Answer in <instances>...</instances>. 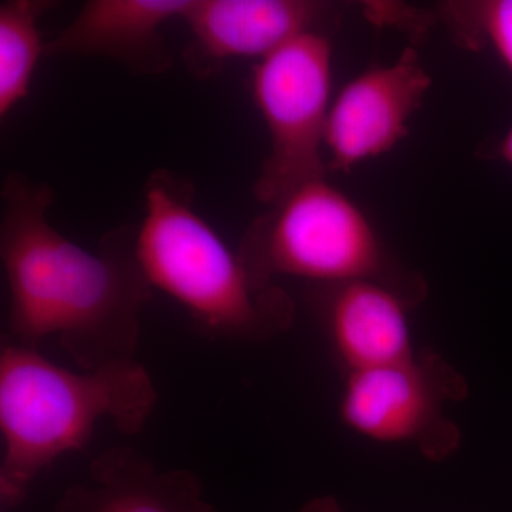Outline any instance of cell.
Returning a JSON list of instances; mask_svg holds the SVG:
<instances>
[{"instance_id": "obj_1", "label": "cell", "mask_w": 512, "mask_h": 512, "mask_svg": "<svg viewBox=\"0 0 512 512\" xmlns=\"http://www.w3.org/2000/svg\"><path fill=\"white\" fill-rule=\"evenodd\" d=\"M53 190L22 174L2 185L0 259L9 289L2 339L39 349L59 340L80 370L137 359L141 315L153 298L136 252V225L111 229L94 251L49 221Z\"/></svg>"}, {"instance_id": "obj_2", "label": "cell", "mask_w": 512, "mask_h": 512, "mask_svg": "<svg viewBox=\"0 0 512 512\" xmlns=\"http://www.w3.org/2000/svg\"><path fill=\"white\" fill-rule=\"evenodd\" d=\"M157 402L156 383L137 359L74 372L40 349L2 339V504L19 507L57 458L86 450L101 420L111 421L124 436H137Z\"/></svg>"}, {"instance_id": "obj_3", "label": "cell", "mask_w": 512, "mask_h": 512, "mask_svg": "<svg viewBox=\"0 0 512 512\" xmlns=\"http://www.w3.org/2000/svg\"><path fill=\"white\" fill-rule=\"evenodd\" d=\"M136 252L154 291L173 298L207 339L261 343L292 328L291 295L255 281L197 211L194 185L183 175L158 168L147 178Z\"/></svg>"}, {"instance_id": "obj_4", "label": "cell", "mask_w": 512, "mask_h": 512, "mask_svg": "<svg viewBox=\"0 0 512 512\" xmlns=\"http://www.w3.org/2000/svg\"><path fill=\"white\" fill-rule=\"evenodd\" d=\"M258 284L279 276L315 286L379 282L417 306L426 299V279L402 264L366 211L328 177L293 188L256 217L237 249Z\"/></svg>"}, {"instance_id": "obj_5", "label": "cell", "mask_w": 512, "mask_h": 512, "mask_svg": "<svg viewBox=\"0 0 512 512\" xmlns=\"http://www.w3.org/2000/svg\"><path fill=\"white\" fill-rule=\"evenodd\" d=\"M332 79L333 45L326 30L303 33L252 66V100L269 137L254 184L255 198L265 207L306 181L328 177Z\"/></svg>"}, {"instance_id": "obj_6", "label": "cell", "mask_w": 512, "mask_h": 512, "mask_svg": "<svg viewBox=\"0 0 512 512\" xmlns=\"http://www.w3.org/2000/svg\"><path fill=\"white\" fill-rule=\"evenodd\" d=\"M339 416L359 436L416 448L443 461L460 448V427L447 404L466 399L464 376L439 353L416 350L406 359L345 375Z\"/></svg>"}, {"instance_id": "obj_7", "label": "cell", "mask_w": 512, "mask_h": 512, "mask_svg": "<svg viewBox=\"0 0 512 512\" xmlns=\"http://www.w3.org/2000/svg\"><path fill=\"white\" fill-rule=\"evenodd\" d=\"M430 87L431 76L412 47L396 62L369 67L343 84L326 127L329 171L349 173L399 146Z\"/></svg>"}, {"instance_id": "obj_8", "label": "cell", "mask_w": 512, "mask_h": 512, "mask_svg": "<svg viewBox=\"0 0 512 512\" xmlns=\"http://www.w3.org/2000/svg\"><path fill=\"white\" fill-rule=\"evenodd\" d=\"M333 6L318 0H191L183 20L191 32L188 70L208 79L234 59H264L295 37L325 30Z\"/></svg>"}, {"instance_id": "obj_9", "label": "cell", "mask_w": 512, "mask_h": 512, "mask_svg": "<svg viewBox=\"0 0 512 512\" xmlns=\"http://www.w3.org/2000/svg\"><path fill=\"white\" fill-rule=\"evenodd\" d=\"M311 303L345 375L416 353L409 322L413 306L390 286L373 281L313 286Z\"/></svg>"}, {"instance_id": "obj_10", "label": "cell", "mask_w": 512, "mask_h": 512, "mask_svg": "<svg viewBox=\"0 0 512 512\" xmlns=\"http://www.w3.org/2000/svg\"><path fill=\"white\" fill-rule=\"evenodd\" d=\"M191 0H89L70 25L46 42V56L103 57L134 74L173 66L161 26L183 20Z\"/></svg>"}, {"instance_id": "obj_11", "label": "cell", "mask_w": 512, "mask_h": 512, "mask_svg": "<svg viewBox=\"0 0 512 512\" xmlns=\"http://www.w3.org/2000/svg\"><path fill=\"white\" fill-rule=\"evenodd\" d=\"M89 473L92 483L70 485L53 512H218L197 473L161 470L134 447L103 451Z\"/></svg>"}, {"instance_id": "obj_12", "label": "cell", "mask_w": 512, "mask_h": 512, "mask_svg": "<svg viewBox=\"0 0 512 512\" xmlns=\"http://www.w3.org/2000/svg\"><path fill=\"white\" fill-rule=\"evenodd\" d=\"M59 5L53 0L0 3V119L5 121L30 94L36 67L46 56L39 20Z\"/></svg>"}, {"instance_id": "obj_13", "label": "cell", "mask_w": 512, "mask_h": 512, "mask_svg": "<svg viewBox=\"0 0 512 512\" xmlns=\"http://www.w3.org/2000/svg\"><path fill=\"white\" fill-rule=\"evenodd\" d=\"M439 18L458 46L471 52L491 50L512 74V0L444 2Z\"/></svg>"}, {"instance_id": "obj_14", "label": "cell", "mask_w": 512, "mask_h": 512, "mask_svg": "<svg viewBox=\"0 0 512 512\" xmlns=\"http://www.w3.org/2000/svg\"><path fill=\"white\" fill-rule=\"evenodd\" d=\"M477 154L484 160L501 161L512 168V124L503 136L483 144Z\"/></svg>"}, {"instance_id": "obj_15", "label": "cell", "mask_w": 512, "mask_h": 512, "mask_svg": "<svg viewBox=\"0 0 512 512\" xmlns=\"http://www.w3.org/2000/svg\"><path fill=\"white\" fill-rule=\"evenodd\" d=\"M301 512H343V510L335 497L323 495V497L309 500L308 503L303 505Z\"/></svg>"}]
</instances>
